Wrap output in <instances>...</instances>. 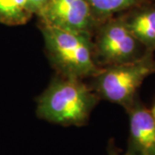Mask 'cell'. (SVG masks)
I'll return each mask as SVG.
<instances>
[{
    "label": "cell",
    "instance_id": "ba28073f",
    "mask_svg": "<svg viewBox=\"0 0 155 155\" xmlns=\"http://www.w3.org/2000/svg\"><path fill=\"white\" fill-rule=\"evenodd\" d=\"M32 13L28 0H0V21L7 24H22Z\"/></svg>",
    "mask_w": 155,
    "mask_h": 155
},
{
    "label": "cell",
    "instance_id": "6da1fadb",
    "mask_svg": "<svg viewBox=\"0 0 155 155\" xmlns=\"http://www.w3.org/2000/svg\"><path fill=\"white\" fill-rule=\"evenodd\" d=\"M97 102V95L76 78H54L41 95L37 115L47 122L62 126H83Z\"/></svg>",
    "mask_w": 155,
    "mask_h": 155
},
{
    "label": "cell",
    "instance_id": "277c9868",
    "mask_svg": "<svg viewBox=\"0 0 155 155\" xmlns=\"http://www.w3.org/2000/svg\"><path fill=\"white\" fill-rule=\"evenodd\" d=\"M96 49L107 67L137 60L147 51L130 31L123 17L106 22L97 36Z\"/></svg>",
    "mask_w": 155,
    "mask_h": 155
},
{
    "label": "cell",
    "instance_id": "8fae6325",
    "mask_svg": "<svg viewBox=\"0 0 155 155\" xmlns=\"http://www.w3.org/2000/svg\"><path fill=\"white\" fill-rule=\"evenodd\" d=\"M107 150H108V155H122L119 153L118 149L116 148V145L114 143V140H111L109 142Z\"/></svg>",
    "mask_w": 155,
    "mask_h": 155
},
{
    "label": "cell",
    "instance_id": "9c48e42d",
    "mask_svg": "<svg viewBox=\"0 0 155 155\" xmlns=\"http://www.w3.org/2000/svg\"><path fill=\"white\" fill-rule=\"evenodd\" d=\"M93 15L110 17L141 5L147 0H87Z\"/></svg>",
    "mask_w": 155,
    "mask_h": 155
},
{
    "label": "cell",
    "instance_id": "52a82bcc",
    "mask_svg": "<svg viewBox=\"0 0 155 155\" xmlns=\"http://www.w3.org/2000/svg\"><path fill=\"white\" fill-rule=\"evenodd\" d=\"M137 10L123 17L134 37L147 50L155 51V5L137 6Z\"/></svg>",
    "mask_w": 155,
    "mask_h": 155
},
{
    "label": "cell",
    "instance_id": "7c38bea8",
    "mask_svg": "<svg viewBox=\"0 0 155 155\" xmlns=\"http://www.w3.org/2000/svg\"><path fill=\"white\" fill-rule=\"evenodd\" d=\"M151 110L152 114H153V117L155 118V104H154V105H153V107L152 108V110Z\"/></svg>",
    "mask_w": 155,
    "mask_h": 155
},
{
    "label": "cell",
    "instance_id": "30bf717a",
    "mask_svg": "<svg viewBox=\"0 0 155 155\" xmlns=\"http://www.w3.org/2000/svg\"><path fill=\"white\" fill-rule=\"evenodd\" d=\"M50 0H28V9L32 14H37L42 11Z\"/></svg>",
    "mask_w": 155,
    "mask_h": 155
},
{
    "label": "cell",
    "instance_id": "8992f818",
    "mask_svg": "<svg viewBox=\"0 0 155 155\" xmlns=\"http://www.w3.org/2000/svg\"><path fill=\"white\" fill-rule=\"evenodd\" d=\"M129 135L124 155H155V118L139 100L127 110Z\"/></svg>",
    "mask_w": 155,
    "mask_h": 155
},
{
    "label": "cell",
    "instance_id": "7a4b0ae2",
    "mask_svg": "<svg viewBox=\"0 0 155 155\" xmlns=\"http://www.w3.org/2000/svg\"><path fill=\"white\" fill-rule=\"evenodd\" d=\"M41 31L50 59L61 75L81 79L97 76L102 71L95 61V48L89 32L44 24Z\"/></svg>",
    "mask_w": 155,
    "mask_h": 155
},
{
    "label": "cell",
    "instance_id": "3957f363",
    "mask_svg": "<svg viewBox=\"0 0 155 155\" xmlns=\"http://www.w3.org/2000/svg\"><path fill=\"white\" fill-rule=\"evenodd\" d=\"M155 72L153 51L147 50L137 60L103 68L96 76L97 93L109 102L128 110L146 78Z\"/></svg>",
    "mask_w": 155,
    "mask_h": 155
},
{
    "label": "cell",
    "instance_id": "5b68a950",
    "mask_svg": "<svg viewBox=\"0 0 155 155\" xmlns=\"http://www.w3.org/2000/svg\"><path fill=\"white\" fill-rule=\"evenodd\" d=\"M44 25L89 32L93 26V12L87 0H50L38 14Z\"/></svg>",
    "mask_w": 155,
    "mask_h": 155
}]
</instances>
